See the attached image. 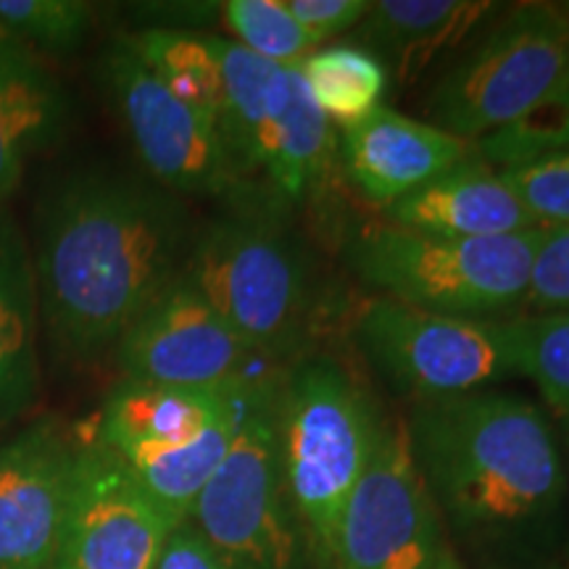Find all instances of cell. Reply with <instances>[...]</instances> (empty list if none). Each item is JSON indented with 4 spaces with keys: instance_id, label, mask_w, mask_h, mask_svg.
<instances>
[{
    "instance_id": "52a82bcc",
    "label": "cell",
    "mask_w": 569,
    "mask_h": 569,
    "mask_svg": "<svg viewBox=\"0 0 569 569\" xmlns=\"http://www.w3.org/2000/svg\"><path fill=\"white\" fill-rule=\"evenodd\" d=\"M224 74V142L243 169L259 174L277 209L303 206L330 180L338 140L311 98L301 69L282 67L211 34Z\"/></svg>"
},
{
    "instance_id": "277c9868",
    "label": "cell",
    "mask_w": 569,
    "mask_h": 569,
    "mask_svg": "<svg viewBox=\"0 0 569 569\" xmlns=\"http://www.w3.org/2000/svg\"><path fill=\"white\" fill-rule=\"evenodd\" d=\"M282 478L319 569H336L346 503L380 438L372 396L330 356H298L280 380Z\"/></svg>"
},
{
    "instance_id": "83f0119b",
    "label": "cell",
    "mask_w": 569,
    "mask_h": 569,
    "mask_svg": "<svg viewBox=\"0 0 569 569\" xmlns=\"http://www.w3.org/2000/svg\"><path fill=\"white\" fill-rule=\"evenodd\" d=\"M498 172L540 227H569V148Z\"/></svg>"
},
{
    "instance_id": "1f68e13d",
    "label": "cell",
    "mask_w": 569,
    "mask_h": 569,
    "mask_svg": "<svg viewBox=\"0 0 569 569\" xmlns=\"http://www.w3.org/2000/svg\"><path fill=\"white\" fill-rule=\"evenodd\" d=\"M482 569H565V567L553 565L551 559H540V561H511V565H488Z\"/></svg>"
},
{
    "instance_id": "d6a6232c",
    "label": "cell",
    "mask_w": 569,
    "mask_h": 569,
    "mask_svg": "<svg viewBox=\"0 0 569 569\" xmlns=\"http://www.w3.org/2000/svg\"><path fill=\"white\" fill-rule=\"evenodd\" d=\"M436 569H467V567H465V561L459 559V551L451 549L443 559H440V565Z\"/></svg>"
},
{
    "instance_id": "603a6c76",
    "label": "cell",
    "mask_w": 569,
    "mask_h": 569,
    "mask_svg": "<svg viewBox=\"0 0 569 569\" xmlns=\"http://www.w3.org/2000/svg\"><path fill=\"white\" fill-rule=\"evenodd\" d=\"M301 74L319 111L348 127L382 106L390 74L382 61L359 46H325L303 59Z\"/></svg>"
},
{
    "instance_id": "d6986e66",
    "label": "cell",
    "mask_w": 569,
    "mask_h": 569,
    "mask_svg": "<svg viewBox=\"0 0 569 569\" xmlns=\"http://www.w3.org/2000/svg\"><path fill=\"white\" fill-rule=\"evenodd\" d=\"M503 9L490 0H377L356 27L365 42L401 84L419 80L427 69Z\"/></svg>"
},
{
    "instance_id": "7a4b0ae2",
    "label": "cell",
    "mask_w": 569,
    "mask_h": 569,
    "mask_svg": "<svg viewBox=\"0 0 569 569\" xmlns=\"http://www.w3.org/2000/svg\"><path fill=\"white\" fill-rule=\"evenodd\" d=\"M401 422L453 549L486 567L549 559L569 480L557 427L536 401L486 388L409 403Z\"/></svg>"
},
{
    "instance_id": "d4e9b609",
    "label": "cell",
    "mask_w": 569,
    "mask_h": 569,
    "mask_svg": "<svg viewBox=\"0 0 569 569\" xmlns=\"http://www.w3.org/2000/svg\"><path fill=\"white\" fill-rule=\"evenodd\" d=\"M90 3L82 0H0V34L38 51H74L92 30Z\"/></svg>"
},
{
    "instance_id": "9c48e42d",
    "label": "cell",
    "mask_w": 569,
    "mask_h": 569,
    "mask_svg": "<svg viewBox=\"0 0 569 569\" xmlns=\"http://www.w3.org/2000/svg\"><path fill=\"white\" fill-rule=\"evenodd\" d=\"M353 336L375 375L411 403L475 393L522 375L517 317H446L372 298Z\"/></svg>"
},
{
    "instance_id": "2e32d148",
    "label": "cell",
    "mask_w": 569,
    "mask_h": 569,
    "mask_svg": "<svg viewBox=\"0 0 569 569\" xmlns=\"http://www.w3.org/2000/svg\"><path fill=\"white\" fill-rule=\"evenodd\" d=\"M386 219L403 230L457 240L507 238L540 227L501 172L478 153L390 203Z\"/></svg>"
},
{
    "instance_id": "e575fe53",
    "label": "cell",
    "mask_w": 569,
    "mask_h": 569,
    "mask_svg": "<svg viewBox=\"0 0 569 569\" xmlns=\"http://www.w3.org/2000/svg\"><path fill=\"white\" fill-rule=\"evenodd\" d=\"M561 6H565V11H567V17H569V0H567V3H561Z\"/></svg>"
},
{
    "instance_id": "ffe728a7",
    "label": "cell",
    "mask_w": 569,
    "mask_h": 569,
    "mask_svg": "<svg viewBox=\"0 0 569 569\" xmlns=\"http://www.w3.org/2000/svg\"><path fill=\"white\" fill-rule=\"evenodd\" d=\"M40 330L30 240L0 209V432L40 396Z\"/></svg>"
},
{
    "instance_id": "30bf717a",
    "label": "cell",
    "mask_w": 569,
    "mask_h": 569,
    "mask_svg": "<svg viewBox=\"0 0 569 569\" xmlns=\"http://www.w3.org/2000/svg\"><path fill=\"white\" fill-rule=\"evenodd\" d=\"M101 74L151 182L177 198H217L243 188L246 174L222 130L163 88L124 38L109 48Z\"/></svg>"
},
{
    "instance_id": "8992f818",
    "label": "cell",
    "mask_w": 569,
    "mask_h": 569,
    "mask_svg": "<svg viewBox=\"0 0 569 569\" xmlns=\"http://www.w3.org/2000/svg\"><path fill=\"white\" fill-rule=\"evenodd\" d=\"M569 82V17L561 3H517L432 84L425 122L478 142L517 124Z\"/></svg>"
},
{
    "instance_id": "ba28073f",
    "label": "cell",
    "mask_w": 569,
    "mask_h": 569,
    "mask_svg": "<svg viewBox=\"0 0 569 569\" xmlns=\"http://www.w3.org/2000/svg\"><path fill=\"white\" fill-rule=\"evenodd\" d=\"M280 380L264 377L188 522L230 569H319L282 478Z\"/></svg>"
},
{
    "instance_id": "ac0fdd59",
    "label": "cell",
    "mask_w": 569,
    "mask_h": 569,
    "mask_svg": "<svg viewBox=\"0 0 569 569\" xmlns=\"http://www.w3.org/2000/svg\"><path fill=\"white\" fill-rule=\"evenodd\" d=\"M74 103L30 48L0 34V209L30 161L67 138Z\"/></svg>"
},
{
    "instance_id": "484cf974",
    "label": "cell",
    "mask_w": 569,
    "mask_h": 569,
    "mask_svg": "<svg viewBox=\"0 0 569 569\" xmlns=\"http://www.w3.org/2000/svg\"><path fill=\"white\" fill-rule=\"evenodd\" d=\"M519 369L530 377L543 401L569 419V311L517 317Z\"/></svg>"
},
{
    "instance_id": "836d02e7",
    "label": "cell",
    "mask_w": 569,
    "mask_h": 569,
    "mask_svg": "<svg viewBox=\"0 0 569 569\" xmlns=\"http://www.w3.org/2000/svg\"><path fill=\"white\" fill-rule=\"evenodd\" d=\"M565 422V438H567V465H569V419H561ZM567 480H569V467H567Z\"/></svg>"
},
{
    "instance_id": "9a60e30c",
    "label": "cell",
    "mask_w": 569,
    "mask_h": 569,
    "mask_svg": "<svg viewBox=\"0 0 569 569\" xmlns=\"http://www.w3.org/2000/svg\"><path fill=\"white\" fill-rule=\"evenodd\" d=\"M472 142L422 119L377 106L343 127L340 159L348 182L365 201L388 209L472 156Z\"/></svg>"
},
{
    "instance_id": "f1b7e54d",
    "label": "cell",
    "mask_w": 569,
    "mask_h": 569,
    "mask_svg": "<svg viewBox=\"0 0 569 569\" xmlns=\"http://www.w3.org/2000/svg\"><path fill=\"white\" fill-rule=\"evenodd\" d=\"M525 306L532 315L569 311V227H543L540 232Z\"/></svg>"
},
{
    "instance_id": "4316f807",
    "label": "cell",
    "mask_w": 569,
    "mask_h": 569,
    "mask_svg": "<svg viewBox=\"0 0 569 569\" xmlns=\"http://www.w3.org/2000/svg\"><path fill=\"white\" fill-rule=\"evenodd\" d=\"M565 148H569V82L517 124L478 140L475 153L490 167L503 169Z\"/></svg>"
},
{
    "instance_id": "4dcf8cb0",
    "label": "cell",
    "mask_w": 569,
    "mask_h": 569,
    "mask_svg": "<svg viewBox=\"0 0 569 569\" xmlns=\"http://www.w3.org/2000/svg\"><path fill=\"white\" fill-rule=\"evenodd\" d=\"M153 569H230L227 561L211 549L209 540L184 519L169 532L167 543Z\"/></svg>"
},
{
    "instance_id": "3957f363",
    "label": "cell",
    "mask_w": 569,
    "mask_h": 569,
    "mask_svg": "<svg viewBox=\"0 0 569 569\" xmlns=\"http://www.w3.org/2000/svg\"><path fill=\"white\" fill-rule=\"evenodd\" d=\"M182 274L259 359L301 356L319 309V274L277 206H240L196 230Z\"/></svg>"
},
{
    "instance_id": "44dd1931",
    "label": "cell",
    "mask_w": 569,
    "mask_h": 569,
    "mask_svg": "<svg viewBox=\"0 0 569 569\" xmlns=\"http://www.w3.org/2000/svg\"><path fill=\"white\" fill-rule=\"evenodd\" d=\"M264 377L248 382L243 393L238 396V401L213 419L203 432H198L193 440H188V443L167 448V451L140 453V457L124 459L132 467L134 478L142 482V488L151 493L153 501L177 525L190 517L201 490L209 486L217 469L222 467L234 438H238L240 427H243L248 401H251L256 386Z\"/></svg>"
},
{
    "instance_id": "e0dca14e",
    "label": "cell",
    "mask_w": 569,
    "mask_h": 569,
    "mask_svg": "<svg viewBox=\"0 0 569 569\" xmlns=\"http://www.w3.org/2000/svg\"><path fill=\"white\" fill-rule=\"evenodd\" d=\"M248 382L253 380L227 388H180L124 377L106 396L96 443L122 459L188 443L238 401Z\"/></svg>"
},
{
    "instance_id": "7c38bea8",
    "label": "cell",
    "mask_w": 569,
    "mask_h": 569,
    "mask_svg": "<svg viewBox=\"0 0 569 569\" xmlns=\"http://www.w3.org/2000/svg\"><path fill=\"white\" fill-rule=\"evenodd\" d=\"M174 528L119 453L80 446L53 569H153Z\"/></svg>"
},
{
    "instance_id": "cb8c5ba5",
    "label": "cell",
    "mask_w": 569,
    "mask_h": 569,
    "mask_svg": "<svg viewBox=\"0 0 569 569\" xmlns=\"http://www.w3.org/2000/svg\"><path fill=\"white\" fill-rule=\"evenodd\" d=\"M227 40L243 51L282 67H301L317 51L298 21L284 9V0H224L217 3Z\"/></svg>"
},
{
    "instance_id": "f546056e",
    "label": "cell",
    "mask_w": 569,
    "mask_h": 569,
    "mask_svg": "<svg viewBox=\"0 0 569 569\" xmlns=\"http://www.w3.org/2000/svg\"><path fill=\"white\" fill-rule=\"evenodd\" d=\"M369 6V0H284V9L317 48L325 40L356 30Z\"/></svg>"
},
{
    "instance_id": "5b68a950",
    "label": "cell",
    "mask_w": 569,
    "mask_h": 569,
    "mask_svg": "<svg viewBox=\"0 0 569 569\" xmlns=\"http://www.w3.org/2000/svg\"><path fill=\"white\" fill-rule=\"evenodd\" d=\"M540 232L457 240L377 222L348 234L343 259L380 298L446 317L509 319L528 301Z\"/></svg>"
},
{
    "instance_id": "6da1fadb",
    "label": "cell",
    "mask_w": 569,
    "mask_h": 569,
    "mask_svg": "<svg viewBox=\"0 0 569 569\" xmlns=\"http://www.w3.org/2000/svg\"><path fill=\"white\" fill-rule=\"evenodd\" d=\"M196 227L151 180L80 169L34 209L30 243L40 327L63 361L98 359L180 277Z\"/></svg>"
},
{
    "instance_id": "5bb4252c",
    "label": "cell",
    "mask_w": 569,
    "mask_h": 569,
    "mask_svg": "<svg viewBox=\"0 0 569 569\" xmlns=\"http://www.w3.org/2000/svg\"><path fill=\"white\" fill-rule=\"evenodd\" d=\"M77 453L51 417L0 443V569H53Z\"/></svg>"
},
{
    "instance_id": "4fadbf2b",
    "label": "cell",
    "mask_w": 569,
    "mask_h": 569,
    "mask_svg": "<svg viewBox=\"0 0 569 569\" xmlns=\"http://www.w3.org/2000/svg\"><path fill=\"white\" fill-rule=\"evenodd\" d=\"M117 359L124 377L161 386L227 388L264 377L248 369L259 359L251 346L182 272L127 327Z\"/></svg>"
},
{
    "instance_id": "7402d4cb",
    "label": "cell",
    "mask_w": 569,
    "mask_h": 569,
    "mask_svg": "<svg viewBox=\"0 0 569 569\" xmlns=\"http://www.w3.org/2000/svg\"><path fill=\"white\" fill-rule=\"evenodd\" d=\"M163 88L222 130L224 74L211 34L184 30H140L124 38Z\"/></svg>"
},
{
    "instance_id": "8fae6325",
    "label": "cell",
    "mask_w": 569,
    "mask_h": 569,
    "mask_svg": "<svg viewBox=\"0 0 569 569\" xmlns=\"http://www.w3.org/2000/svg\"><path fill=\"white\" fill-rule=\"evenodd\" d=\"M451 549L411 461L403 422L382 419L372 459L340 519L336 569H436Z\"/></svg>"
}]
</instances>
